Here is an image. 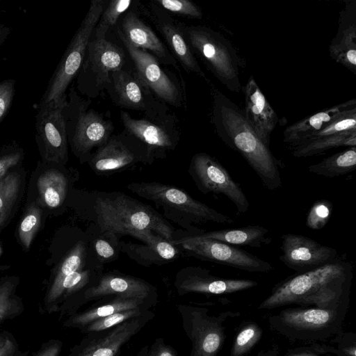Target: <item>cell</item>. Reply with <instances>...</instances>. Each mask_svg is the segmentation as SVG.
<instances>
[{
	"label": "cell",
	"instance_id": "74e56055",
	"mask_svg": "<svg viewBox=\"0 0 356 356\" xmlns=\"http://www.w3.org/2000/svg\"><path fill=\"white\" fill-rule=\"evenodd\" d=\"M333 210L332 203L327 200L316 201L311 207L306 218V225L311 229H323L328 222Z\"/></svg>",
	"mask_w": 356,
	"mask_h": 356
},
{
	"label": "cell",
	"instance_id": "cb8c5ba5",
	"mask_svg": "<svg viewBox=\"0 0 356 356\" xmlns=\"http://www.w3.org/2000/svg\"><path fill=\"white\" fill-rule=\"evenodd\" d=\"M244 96L245 119L261 142L269 147L270 134L278 122V117L252 75L245 86Z\"/></svg>",
	"mask_w": 356,
	"mask_h": 356
},
{
	"label": "cell",
	"instance_id": "4fadbf2b",
	"mask_svg": "<svg viewBox=\"0 0 356 356\" xmlns=\"http://www.w3.org/2000/svg\"><path fill=\"white\" fill-rule=\"evenodd\" d=\"M188 173L202 193L225 195L235 205L237 215L248 211L250 203L240 184L216 158L205 152L196 153L191 158Z\"/></svg>",
	"mask_w": 356,
	"mask_h": 356
},
{
	"label": "cell",
	"instance_id": "ba28073f",
	"mask_svg": "<svg viewBox=\"0 0 356 356\" xmlns=\"http://www.w3.org/2000/svg\"><path fill=\"white\" fill-rule=\"evenodd\" d=\"M117 33L134 65V70L153 95L168 106L183 107L186 103V91L182 79L161 67L150 53L133 46L119 28Z\"/></svg>",
	"mask_w": 356,
	"mask_h": 356
},
{
	"label": "cell",
	"instance_id": "44dd1931",
	"mask_svg": "<svg viewBox=\"0 0 356 356\" xmlns=\"http://www.w3.org/2000/svg\"><path fill=\"white\" fill-rule=\"evenodd\" d=\"M129 236L143 242L142 244L119 243V250L140 265H163L176 259L180 251L178 245L149 230L134 231Z\"/></svg>",
	"mask_w": 356,
	"mask_h": 356
},
{
	"label": "cell",
	"instance_id": "b9f144b4",
	"mask_svg": "<svg viewBox=\"0 0 356 356\" xmlns=\"http://www.w3.org/2000/svg\"><path fill=\"white\" fill-rule=\"evenodd\" d=\"M13 291V286L10 282L0 285V322L17 314L21 309Z\"/></svg>",
	"mask_w": 356,
	"mask_h": 356
},
{
	"label": "cell",
	"instance_id": "9c48e42d",
	"mask_svg": "<svg viewBox=\"0 0 356 356\" xmlns=\"http://www.w3.org/2000/svg\"><path fill=\"white\" fill-rule=\"evenodd\" d=\"M126 56L120 47L106 39H90L76 76V89L88 99L105 90L110 74L124 67Z\"/></svg>",
	"mask_w": 356,
	"mask_h": 356
},
{
	"label": "cell",
	"instance_id": "277c9868",
	"mask_svg": "<svg viewBox=\"0 0 356 356\" xmlns=\"http://www.w3.org/2000/svg\"><path fill=\"white\" fill-rule=\"evenodd\" d=\"M127 188L161 208L165 218L188 230L200 231L194 225L213 222L232 224L234 220L191 197L186 191L156 181L132 182Z\"/></svg>",
	"mask_w": 356,
	"mask_h": 356
},
{
	"label": "cell",
	"instance_id": "ac0fdd59",
	"mask_svg": "<svg viewBox=\"0 0 356 356\" xmlns=\"http://www.w3.org/2000/svg\"><path fill=\"white\" fill-rule=\"evenodd\" d=\"M154 316L148 310L141 316L129 319L109 330L87 334L69 356H116L121 348Z\"/></svg>",
	"mask_w": 356,
	"mask_h": 356
},
{
	"label": "cell",
	"instance_id": "2e32d148",
	"mask_svg": "<svg viewBox=\"0 0 356 356\" xmlns=\"http://www.w3.org/2000/svg\"><path fill=\"white\" fill-rule=\"evenodd\" d=\"M138 6L162 35L168 50L183 69L189 73L195 74L207 82L206 75L186 40L182 22L173 18L153 1H149L147 6Z\"/></svg>",
	"mask_w": 356,
	"mask_h": 356
},
{
	"label": "cell",
	"instance_id": "816d5d0a",
	"mask_svg": "<svg viewBox=\"0 0 356 356\" xmlns=\"http://www.w3.org/2000/svg\"><path fill=\"white\" fill-rule=\"evenodd\" d=\"M289 356H315V355L308 354V353H302L292 354V355H290Z\"/></svg>",
	"mask_w": 356,
	"mask_h": 356
},
{
	"label": "cell",
	"instance_id": "7bdbcfd3",
	"mask_svg": "<svg viewBox=\"0 0 356 356\" xmlns=\"http://www.w3.org/2000/svg\"><path fill=\"white\" fill-rule=\"evenodd\" d=\"M23 150L15 142L0 150V179L23 159Z\"/></svg>",
	"mask_w": 356,
	"mask_h": 356
},
{
	"label": "cell",
	"instance_id": "83f0119b",
	"mask_svg": "<svg viewBox=\"0 0 356 356\" xmlns=\"http://www.w3.org/2000/svg\"><path fill=\"white\" fill-rule=\"evenodd\" d=\"M336 309H289L279 316L284 327L296 332H318L328 327L337 318Z\"/></svg>",
	"mask_w": 356,
	"mask_h": 356
},
{
	"label": "cell",
	"instance_id": "f546056e",
	"mask_svg": "<svg viewBox=\"0 0 356 356\" xmlns=\"http://www.w3.org/2000/svg\"><path fill=\"white\" fill-rule=\"evenodd\" d=\"M339 147H356V131L302 141L293 147L292 154L297 158L308 157Z\"/></svg>",
	"mask_w": 356,
	"mask_h": 356
},
{
	"label": "cell",
	"instance_id": "d6a6232c",
	"mask_svg": "<svg viewBox=\"0 0 356 356\" xmlns=\"http://www.w3.org/2000/svg\"><path fill=\"white\" fill-rule=\"evenodd\" d=\"M86 255V247L82 241L78 242L64 259L47 293L46 302L48 305L60 287L62 282L70 273L83 269Z\"/></svg>",
	"mask_w": 356,
	"mask_h": 356
},
{
	"label": "cell",
	"instance_id": "7dc6e473",
	"mask_svg": "<svg viewBox=\"0 0 356 356\" xmlns=\"http://www.w3.org/2000/svg\"><path fill=\"white\" fill-rule=\"evenodd\" d=\"M62 346L60 340H51L42 346L35 356H58Z\"/></svg>",
	"mask_w": 356,
	"mask_h": 356
},
{
	"label": "cell",
	"instance_id": "7a4b0ae2",
	"mask_svg": "<svg viewBox=\"0 0 356 356\" xmlns=\"http://www.w3.org/2000/svg\"><path fill=\"white\" fill-rule=\"evenodd\" d=\"M352 278L351 263L337 258L313 270L288 277L273 288L259 309L292 303L337 309L348 294Z\"/></svg>",
	"mask_w": 356,
	"mask_h": 356
},
{
	"label": "cell",
	"instance_id": "8992f818",
	"mask_svg": "<svg viewBox=\"0 0 356 356\" xmlns=\"http://www.w3.org/2000/svg\"><path fill=\"white\" fill-rule=\"evenodd\" d=\"M186 40L197 58L229 90H241V58L231 42L221 33L203 25L182 22Z\"/></svg>",
	"mask_w": 356,
	"mask_h": 356
},
{
	"label": "cell",
	"instance_id": "d6986e66",
	"mask_svg": "<svg viewBox=\"0 0 356 356\" xmlns=\"http://www.w3.org/2000/svg\"><path fill=\"white\" fill-rule=\"evenodd\" d=\"M281 238L280 260L298 273L313 270L337 258L336 249L307 236L289 233L283 234Z\"/></svg>",
	"mask_w": 356,
	"mask_h": 356
},
{
	"label": "cell",
	"instance_id": "4316f807",
	"mask_svg": "<svg viewBox=\"0 0 356 356\" xmlns=\"http://www.w3.org/2000/svg\"><path fill=\"white\" fill-rule=\"evenodd\" d=\"M156 301V298H127L116 296L112 300L102 305L73 314L64 322V325L81 330L96 320L118 312L142 307L149 309L155 304Z\"/></svg>",
	"mask_w": 356,
	"mask_h": 356
},
{
	"label": "cell",
	"instance_id": "52a82bcc",
	"mask_svg": "<svg viewBox=\"0 0 356 356\" xmlns=\"http://www.w3.org/2000/svg\"><path fill=\"white\" fill-rule=\"evenodd\" d=\"M105 3L104 0H91L86 16L51 76L39 104L58 102L67 97L66 91L79 73Z\"/></svg>",
	"mask_w": 356,
	"mask_h": 356
},
{
	"label": "cell",
	"instance_id": "ee69618b",
	"mask_svg": "<svg viewBox=\"0 0 356 356\" xmlns=\"http://www.w3.org/2000/svg\"><path fill=\"white\" fill-rule=\"evenodd\" d=\"M16 80L7 79L0 81V123L8 115L15 93Z\"/></svg>",
	"mask_w": 356,
	"mask_h": 356
},
{
	"label": "cell",
	"instance_id": "6da1fadb",
	"mask_svg": "<svg viewBox=\"0 0 356 356\" xmlns=\"http://www.w3.org/2000/svg\"><path fill=\"white\" fill-rule=\"evenodd\" d=\"M212 97L211 122L217 136L238 152L269 191L282 186L280 171L283 163L259 138L244 112L208 80Z\"/></svg>",
	"mask_w": 356,
	"mask_h": 356
},
{
	"label": "cell",
	"instance_id": "3957f363",
	"mask_svg": "<svg viewBox=\"0 0 356 356\" xmlns=\"http://www.w3.org/2000/svg\"><path fill=\"white\" fill-rule=\"evenodd\" d=\"M106 237L118 241L134 231L152 230L172 241L174 229L152 207L121 192L89 191L86 213Z\"/></svg>",
	"mask_w": 356,
	"mask_h": 356
},
{
	"label": "cell",
	"instance_id": "4dcf8cb0",
	"mask_svg": "<svg viewBox=\"0 0 356 356\" xmlns=\"http://www.w3.org/2000/svg\"><path fill=\"white\" fill-rule=\"evenodd\" d=\"M355 168L356 147H351L309 165L308 170L317 175L333 178L351 172Z\"/></svg>",
	"mask_w": 356,
	"mask_h": 356
},
{
	"label": "cell",
	"instance_id": "7402d4cb",
	"mask_svg": "<svg viewBox=\"0 0 356 356\" xmlns=\"http://www.w3.org/2000/svg\"><path fill=\"white\" fill-rule=\"evenodd\" d=\"M106 296L157 298L156 288L146 281L121 273L111 272L103 274L97 282L84 289L79 304Z\"/></svg>",
	"mask_w": 356,
	"mask_h": 356
},
{
	"label": "cell",
	"instance_id": "9a60e30c",
	"mask_svg": "<svg viewBox=\"0 0 356 356\" xmlns=\"http://www.w3.org/2000/svg\"><path fill=\"white\" fill-rule=\"evenodd\" d=\"M66 98L39 104L35 115V139L45 157L56 161L67 159V138L63 110Z\"/></svg>",
	"mask_w": 356,
	"mask_h": 356
},
{
	"label": "cell",
	"instance_id": "ab89813d",
	"mask_svg": "<svg viewBox=\"0 0 356 356\" xmlns=\"http://www.w3.org/2000/svg\"><path fill=\"white\" fill-rule=\"evenodd\" d=\"M261 329L255 324H250L242 329L234 341L232 356H241L247 353L259 339Z\"/></svg>",
	"mask_w": 356,
	"mask_h": 356
},
{
	"label": "cell",
	"instance_id": "8d00e7d4",
	"mask_svg": "<svg viewBox=\"0 0 356 356\" xmlns=\"http://www.w3.org/2000/svg\"><path fill=\"white\" fill-rule=\"evenodd\" d=\"M91 274L88 270L80 269L65 277L60 287L47 305L49 307H56V303L62 297H67L86 288L90 284Z\"/></svg>",
	"mask_w": 356,
	"mask_h": 356
},
{
	"label": "cell",
	"instance_id": "5bb4252c",
	"mask_svg": "<svg viewBox=\"0 0 356 356\" xmlns=\"http://www.w3.org/2000/svg\"><path fill=\"white\" fill-rule=\"evenodd\" d=\"M105 90L113 103L122 108L143 112L145 115L168 113L169 106L159 101L134 70L124 67L113 71Z\"/></svg>",
	"mask_w": 356,
	"mask_h": 356
},
{
	"label": "cell",
	"instance_id": "e0dca14e",
	"mask_svg": "<svg viewBox=\"0 0 356 356\" xmlns=\"http://www.w3.org/2000/svg\"><path fill=\"white\" fill-rule=\"evenodd\" d=\"M182 326L192 343L190 356H216L223 342L222 328L204 308L178 304Z\"/></svg>",
	"mask_w": 356,
	"mask_h": 356
},
{
	"label": "cell",
	"instance_id": "f1b7e54d",
	"mask_svg": "<svg viewBox=\"0 0 356 356\" xmlns=\"http://www.w3.org/2000/svg\"><path fill=\"white\" fill-rule=\"evenodd\" d=\"M202 235L232 245H246L257 248H261L271 242L268 229L257 225L204 232Z\"/></svg>",
	"mask_w": 356,
	"mask_h": 356
},
{
	"label": "cell",
	"instance_id": "836d02e7",
	"mask_svg": "<svg viewBox=\"0 0 356 356\" xmlns=\"http://www.w3.org/2000/svg\"><path fill=\"white\" fill-rule=\"evenodd\" d=\"M132 0H111L104 7L100 18L92 32L91 39L101 40L110 29L116 24L121 16L126 13L133 6Z\"/></svg>",
	"mask_w": 356,
	"mask_h": 356
},
{
	"label": "cell",
	"instance_id": "60d3db41",
	"mask_svg": "<svg viewBox=\"0 0 356 356\" xmlns=\"http://www.w3.org/2000/svg\"><path fill=\"white\" fill-rule=\"evenodd\" d=\"M40 210L36 207L32 206L21 222L19 229V238L25 248L30 247L34 234L40 226Z\"/></svg>",
	"mask_w": 356,
	"mask_h": 356
},
{
	"label": "cell",
	"instance_id": "f907efd6",
	"mask_svg": "<svg viewBox=\"0 0 356 356\" xmlns=\"http://www.w3.org/2000/svg\"><path fill=\"white\" fill-rule=\"evenodd\" d=\"M148 350L149 346H145L140 350L137 356H147Z\"/></svg>",
	"mask_w": 356,
	"mask_h": 356
},
{
	"label": "cell",
	"instance_id": "30bf717a",
	"mask_svg": "<svg viewBox=\"0 0 356 356\" xmlns=\"http://www.w3.org/2000/svg\"><path fill=\"white\" fill-rule=\"evenodd\" d=\"M120 120L124 129L142 142L155 160L165 158L168 152L175 149L180 140L179 120L170 111L134 118L121 111Z\"/></svg>",
	"mask_w": 356,
	"mask_h": 356
},
{
	"label": "cell",
	"instance_id": "484cf974",
	"mask_svg": "<svg viewBox=\"0 0 356 356\" xmlns=\"http://www.w3.org/2000/svg\"><path fill=\"white\" fill-rule=\"evenodd\" d=\"M354 107H356V99L323 109L298 121L285 129L283 132L284 142L293 147L302 140L323 129Z\"/></svg>",
	"mask_w": 356,
	"mask_h": 356
},
{
	"label": "cell",
	"instance_id": "603a6c76",
	"mask_svg": "<svg viewBox=\"0 0 356 356\" xmlns=\"http://www.w3.org/2000/svg\"><path fill=\"white\" fill-rule=\"evenodd\" d=\"M120 29L133 46L150 53L161 64L172 66L181 73L176 59L152 29L141 19L137 9L132 6L122 15Z\"/></svg>",
	"mask_w": 356,
	"mask_h": 356
},
{
	"label": "cell",
	"instance_id": "c3c4849f",
	"mask_svg": "<svg viewBox=\"0 0 356 356\" xmlns=\"http://www.w3.org/2000/svg\"><path fill=\"white\" fill-rule=\"evenodd\" d=\"M17 350L15 342L10 338L6 337L0 343V356H17Z\"/></svg>",
	"mask_w": 356,
	"mask_h": 356
},
{
	"label": "cell",
	"instance_id": "e575fe53",
	"mask_svg": "<svg viewBox=\"0 0 356 356\" xmlns=\"http://www.w3.org/2000/svg\"><path fill=\"white\" fill-rule=\"evenodd\" d=\"M20 186V177L12 172L0 179V227L10 214L17 200Z\"/></svg>",
	"mask_w": 356,
	"mask_h": 356
},
{
	"label": "cell",
	"instance_id": "5b68a950",
	"mask_svg": "<svg viewBox=\"0 0 356 356\" xmlns=\"http://www.w3.org/2000/svg\"><path fill=\"white\" fill-rule=\"evenodd\" d=\"M63 114L67 143L81 163L88 162L92 154L104 145L115 129L112 121L90 108L91 100L70 88Z\"/></svg>",
	"mask_w": 356,
	"mask_h": 356
},
{
	"label": "cell",
	"instance_id": "bcb514c9",
	"mask_svg": "<svg viewBox=\"0 0 356 356\" xmlns=\"http://www.w3.org/2000/svg\"><path fill=\"white\" fill-rule=\"evenodd\" d=\"M147 356H177L176 350L165 343L163 338H156L149 348Z\"/></svg>",
	"mask_w": 356,
	"mask_h": 356
},
{
	"label": "cell",
	"instance_id": "7c38bea8",
	"mask_svg": "<svg viewBox=\"0 0 356 356\" xmlns=\"http://www.w3.org/2000/svg\"><path fill=\"white\" fill-rule=\"evenodd\" d=\"M155 159L149 149L135 136L123 129L112 134L88 161L97 174L106 175L128 169L139 163L152 164Z\"/></svg>",
	"mask_w": 356,
	"mask_h": 356
},
{
	"label": "cell",
	"instance_id": "ffe728a7",
	"mask_svg": "<svg viewBox=\"0 0 356 356\" xmlns=\"http://www.w3.org/2000/svg\"><path fill=\"white\" fill-rule=\"evenodd\" d=\"M257 284L251 280L216 277L210 274L208 269L195 266L180 269L175 279V286L179 296L189 293L226 294L246 290Z\"/></svg>",
	"mask_w": 356,
	"mask_h": 356
},
{
	"label": "cell",
	"instance_id": "d4e9b609",
	"mask_svg": "<svg viewBox=\"0 0 356 356\" xmlns=\"http://www.w3.org/2000/svg\"><path fill=\"white\" fill-rule=\"evenodd\" d=\"M336 35L329 47L331 58L356 74V1H345Z\"/></svg>",
	"mask_w": 356,
	"mask_h": 356
},
{
	"label": "cell",
	"instance_id": "f5cc1de1",
	"mask_svg": "<svg viewBox=\"0 0 356 356\" xmlns=\"http://www.w3.org/2000/svg\"><path fill=\"white\" fill-rule=\"evenodd\" d=\"M6 339V337H2L0 335V343L4 341V340Z\"/></svg>",
	"mask_w": 356,
	"mask_h": 356
},
{
	"label": "cell",
	"instance_id": "d590c367",
	"mask_svg": "<svg viewBox=\"0 0 356 356\" xmlns=\"http://www.w3.org/2000/svg\"><path fill=\"white\" fill-rule=\"evenodd\" d=\"M148 310L149 308L142 307L118 312L92 322L83 327L81 330L86 334H88L109 330L129 319L141 316Z\"/></svg>",
	"mask_w": 356,
	"mask_h": 356
},
{
	"label": "cell",
	"instance_id": "8fae6325",
	"mask_svg": "<svg viewBox=\"0 0 356 356\" xmlns=\"http://www.w3.org/2000/svg\"><path fill=\"white\" fill-rule=\"evenodd\" d=\"M176 245H181L191 256L199 259L212 261L250 273H268L273 266L235 245L195 234L173 240Z\"/></svg>",
	"mask_w": 356,
	"mask_h": 356
},
{
	"label": "cell",
	"instance_id": "1f68e13d",
	"mask_svg": "<svg viewBox=\"0 0 356 356\" xmlns=\"http://www.w3.org/2000/svg\"><path fill=\"white\" fill-rule=\"evenodd\" d=\"M38 187L46 204L56 208L63 202L66 197L67 181L63 174L52 169L40 177Z\"/></svg>",
	"mask_w": 356,
	"mask_h": 356
},
{
	"label": "cell",
	"instance_id": "f6af8a7d",
	"mask_svg": "<svg viewBox=\"0 0 356 356\" xmlns=\"http://www.w3.org/2000/svg\"><path fill=\"white\" fill-rule=\"evenodd\" d=\"M104 238H98L94 242V249L98 259L102 262L111 261L118 258V252L113 245Z\"/></svg>",
	"mask_w": 356,
	"mask_h": 356
},
{
	"label": "cell",
	"instance_id": "681fc988",
	"mask_svg": "<svg viewBox=\"0 0 356 356\" xmlns=\"http://www.w3.org/2000/svg\"><path fill=\"white\" fill-rule=\"evenodd\" d=\"M11 33V28L3 24H0V47L6 41Z\"/></svg>",
	"mask_w": 356,
	"mask_h": 356
},
{
	"label": "cell",
	"instance_id": "f35d334b",
	"mask_svg": "<svg viewBox=\"0 0 356 356\" xmlns=\"http://www.w3.org/2000/svg\"><path fill=\"white\" fill-rule=\"evenodd\" d=\"M153 2L169 13L197 19L203 16L200 8L189 0H153Z\"/></svg>",
	"mask_w": 356,
	"mask_h": 356
}]
</instances>
